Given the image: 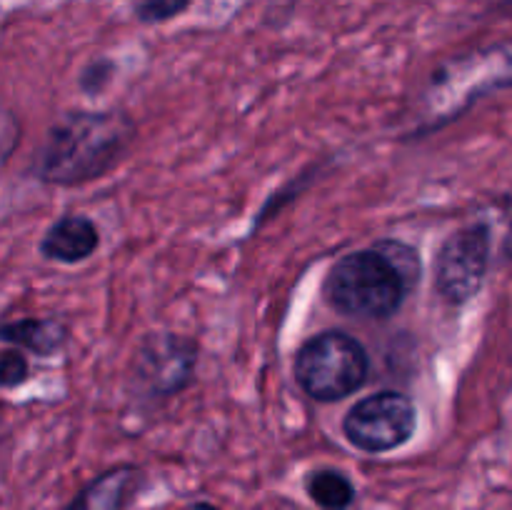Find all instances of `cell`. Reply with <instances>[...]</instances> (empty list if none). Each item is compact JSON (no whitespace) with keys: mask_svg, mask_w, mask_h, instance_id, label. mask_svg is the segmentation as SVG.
<instances>
[{"mask_svg":"<svg viewBox=\"0 0 512 510\" xmlns=\"http://www.w3.org/2000/svg\"><path fill=\"white\" fill-rule=\"evenodd\" d=\"M423 260L413 245L375 240L333 263L323 280V298L335 313L360 320H388L418 288Z\"/></svg>","mask_w":512,"mask_h":510,"instance_id":"6da1fadb","label":"cell"},{"mask_svg":"<svg viewBox=\"0 0 512 510\" xmlns=\"http://www.w3.org/2000/svg\"><path fill=\"white\" fill-rule=\"evenodd\" d=\"M135 138V123L123 110H75L48 130L38 160L43 183L73 188L118 168Z\"/></svg>","mask_w":512,"mask_h":510,"instance_id":"7a4b0ae2","label":"cell"},{"mask_svg":"<svg viewBox=\"0 0 512 510\" xmlns=\"http://www.w3.org/2000/svg\"><path fill=\"white\" fill-rule=\"evenodd\" d=\"M293 375L308 398L318 403H338L368 383L370 355L353 335L325 330L298 350Z\"/></svg>","mask_w":512,"mask_h":510,"instance_id":"3957f363","label":"cell"},{"mask_svg":"<svg viewBox=\"0 0 512 510\" xmlns=\"http://www.w3.org/2000/svg\"><path fill=\"white\" fill-rule=\"evenodd\" d=\"M493 235L488 223H470L445 238L435 255V290L443 303H470L483 290L490 270Z\"/></svg>","mask_w":512,"mask_h":510,"instance_id":"277c9868","label":"cell"},{"mask_svg":"<svg viewBox=\"0 0 512 510\" xmlns=\"http://www.w3.org/2000/svg\"><path fill=\"white\" fill-rule=\"evenodd\" d=\"M418 428V408L398 390H380L358 400L343 418V433L363 453H390L408 443Z\"/></svg>","mask_w":512,"mask_h":510,"instance_id":"5b68a950","label":"cell"},{"mask_svg":"<svg viewBox=\"0 0 512 510\" xmlns=\"http://www.w3.org/2000/svg\"><path fill=\"white\" fill-rule=\"evenodd\" d=\"M198 343L180 333H150L133 358V380L153 398H173L195 378Z\"/></svg>","mask_w":512,"mask_h":510,"instance_id":"8992f818","label":"cell"},{"mask_svg":"<svg viewBox=\"0 0 512 510\" xmlns=\"http://www.w3.org/2000/svg\"><path fill=\"white\" fill-rule=\"evenodd\" d=\"M100 248V230L90 218L68 213L55 220L40 240V255L55 263L75 265L88 260Z\"/></svg>","mask_w":512,"mask_h":510,"instance_id":"52a82bcc","label":"cell"},{"mask_svg":"<svg viewBox=\"0 0 512 510\" xmlns=\"http://www.w3.org/2000/svg\"><path fill=\"white\" fill-rule=\"evenodd\" d=\"M140 473L135 465H115L90 480L63 510H123L133 495Z\"/></svg>","mask_w":512,"mask_h":510,"instance_id":"ba28073f","label":"cell"},{"mask_svg":"<svg viewBox=\"0 0 512 510\" xmlns=\"http://www.w3.org/2000/svg\"><path fill=\"white\" fill-rule=\"evenodd\" d=\"M68 325L53 318H20L0 323V340L15 348L30 350L38 358H50L68 345Z\"/></svg>","mask_w":512,"mask_h":510,"instance_id":"9c48e42d","label":"cell"},{"mask_svg":"<svg viewBox=\"0 0 512 510\" xmlns=\"http://www.w3.org/2000/svg\"><path fill=\"white\" fill-rule=\"evenodd\" d=\"M305 490H308L310 500L323 510H345L355 500L353 483L340 470H313L305 480Z\"/></svg>","mask_w":512,"mask_h":510,"instance_id":"30bf717a","label":"cell"},{"mask_svg":"<svg viewBox=\"0 0 512 510\" xmlns=\"http://www.w3.org/2000/svg\"><path fill=\"white\" fill-rule=\"evenodd\" d=\"M30 378L28 358L18 348L0 353V388H18Z\"/></svg>","mask_w":512,"mask_h":510,"instance_id":"8fae6325","label":"cell"},{"mask_svg":"<svg viewBox=\"0 0 512 510\" xmlns=\"http://www.w3.org/2000/svg\"><path fill=\"white\" fill-rule=\"evenodd\" d=\"M190 5V0H140L138 3V20L143 23H165L175 18Z\"/></svg>","mask_w":512,"mask_h":510,"instance_id":"7c38bea8","label":"cell"},{"mask_svg":"<svg viewBox=\"0 0 512 510\" xmlns=\"http://www.w3.org/2000/svg\"><path fill=\"white\" fill-rule=\"evenodd\" d=\"M113 70H115V65L110 63V60H103V58L93 60V63L85 65V70L80 73V88H83L85 93H90V95L100 93V90L108 85Z\"/></svg>","mask_w":512,"mask_h":510,"instance_id":"4fadbf2b","label":"cell"},{"mask_svg":"<svg viewBox=\"0 0 512 510\" xmlns=\"http://www.w3.org/2000/svg\"><path fill=\"white\" fill-rule=\"evenodd\" d=\"M190 510H218V508H215V505H210V503H198V505H193Z\"/></svg>","mask_w":512,"mask_h":510,"instance_id":"5bb4252c","label":"cell"}]
</instances>
